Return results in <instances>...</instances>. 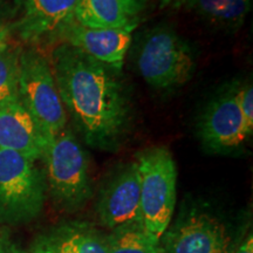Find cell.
Here are the masks:
<instances>
[{"instance_id":"cell-1","label":"cell","mask_w":253,"mask_h":253,"mask_svg":"<svg viewBox=\"0 0 253 253\" xmlns=\"http://www.w3.org/2000/svg\"><path fill=\"white\" fill-rule=\"evenodd\" d=\"M49 63L66 113L84 143L99 150L118 149L131 121L121 71L66 42L52 50Z\"/></svg>"},{"instance_id":"cell-2","label":"cell","mask_w":253,"mask_h":253,"mask_svg":"<svg viewBox=\"0 0 253 253\" xmlns=\"http://www.w3.org/2000/svg\"><path fill=\"white\" fill-rule=\"evenodd\" d=\"M132 59L141 78L158 90L182 87L192 78L196 66L189 43L167 26L154 27L142 33Z\"/></svg>"},{"instance_id":"cell-3","label":"cell","mask_w":253,"mask_h":253,"mask_svg":"<svg viewBox=\"0 0 253 253\" xmlns=\"http://www.w3.org/2000/svg\"><path fill=\"white\" fill-rule=\"evenodd\" d=\"M41 160L47 190L60 207L75 210L86 203L91 196L88 157L71 128L47 141Z\"/></svg>"},{"instance_id":"cell-4","label":"cell","mask_w":253,"mask_h":253,"mask_svg":"<svg viewBox=\"0 0 253 253\" xmlns=\"http://www.w3.org/2000/svg\"><path fill=\"white\" fill-rule=\"evenodd\" d=\"M18 99L31 114L46 140L67 126V113L56 87L49 60L37 47L19 55Z\"/></svg>"},{"instance_id":"cell-5","label":"cell","mask_w":253,"mask_h":253,"mask_svg":"<svg viewBox=\"0 0 253 253\" xmlns=\"http://www.w3.org/2000/svg\"><path fill=\"white\" fill-rule=\"evenodd\" d=\"M141 210L145 230L160 240L171 223L176 205L177 169L169 149L153 147L137 154Z\"/></svg>"},{"instance_id":"cell-6","label":"cell","mask_w":253,"mask_h":253,"mask_svg":"<svg viewBox=\"0 0 253 253\" xmlns=\"http://www.w3.org/2000/svg\"><path fill=\"white\" fill-rule=\"evenodd\" d=\"M45 173L14 151L0 149V224H26L39 216L46 198Z\"/></svg>"},{"instance_id":"cell-7","label":"cell","mask_w":253,"mask_h":253,"mask_svg":"<svg viewBox=\"0 0 253 253\" xmlns=\"http://www.w3.org/2000/svg\"><path fill=\"white\" fill-rule=\"evenodd\" d=\"M238 86L227 87L205 107L197 123L198 137L212 153H229L250 137L237 101Z\"/></svg>"},{"instance_id":"cell-8","label":"cell","mask_w":253,"mask_h":253,"mask_svg":"<svg viewBox=\"0 0 253 253\" xmlns=\"http://www.w3.org/2000/svg\"><path fill=\"white\" fill-rule=\"evenodd\" d=\"M78 0H14L17 36L33 47L59 40L74 20Z\"/></svg>"},{"instance_id":"cell-9","label":"cell","mask_w":253,"mask_h":253,"mask_svg":"<svg viewBox=\"0 0 253 253\" xmlns=\"http://www.w3.org/2000/svg\"><path fill=\"white\" fill-rule=\"evenodd\" d=\"M97 214L108 229L143 224L137 163L123 166L104 185L97 202Z\"/></svg>"},{"instance_id":"cell-10","label":"cell","mask_w":253,"mask_h":253,"mask_svg":"<svg viewBox=\"0 0 253 253\" xmlns=\"http://www.w3.org/2000/svg\"><path fill=\"white\" fill-rule=\"evenodd\" d=\"M163 253H232L231 236L216 217L192 210L167 233Z\"/></svg>"},{"instance_id":"cell-11","label":"cell","mask_w":253,"mask_h":253,"mask_svg":"<svg viewBox=\"0 0 253 253\" xmlns=\"http://www.w3.org/2000/svg\"><path fill=\"white\" fill-rule=\"evenodd\" d=\"M135 28H88L74 20L62 31L59 40L109 67L121 71L131 45Z\"/></svg>"},{"instance_id":"cell-12","label":"cell","mask_w":253,"mask_h":253,"mask_svg":"<svg viewBox=\"0 0 253 253\" xmlns=\"http://www.w3.org/2000/svg\"><path fill=\"white\" fill-rule=\"evenodd\" d=\"M46 137L19 101L0 106V149L37 162L42 158Z\"/></svg>"},{"instance_id":"cell-13","label":"cell","mask_w":253,"mask_h":253,"mask_svg":"<svg viewBox=\"0 0 253 253\" xmlns=\"http://www.w3.org/2000/svg\"><path fill=\"white\" fill-rule=\"evenodd\" d=\"M31 253H108L107 235L88 223L68 221L41 233Z\"/></svg>"},{"instance_id":"cell-14","label":"cell","mask_w":253,"mask_h":253,"mask_svg":"<svg viewBox=\"0 0 253 253\" xmlns=\"http://www.w3.org/2000/svg\"><path fill=\"white\" fill-rule=\"evenodd\" d=\"M149 0H78L74 21L88 28H136Z\"/></svg>"},{"instance_id":"cell-15","label":"cell","mask_w":253,"mask_h":253,"mask_svg":"<svg viewBox=\"0 0 253 253\" xmlns=\"http://www.w3.org/2000/svg\"><path fill=\"white\" fill-rule=\"evenodd\" d=\"M179 2L209 24L230 31L242 26L251 7L250 0H181Z\"/></svg>"},{"instance_id":"cell-16","label":"cell","mask_w":253,"mask_h":253,"mask_svg":"<svg viewBox=\"0 0 253 253\" xmlns=\"http://www.w3.org/2000/svg\"><path fill=\"white\" fill-rule=\"evenodd\" d=\"M108 253H163L160 240L145 230L143 224H132L112 230L107 235Z\"/></svg>"},{"instance_id":"cell-17","label":"cell","mask_w":253,"mask_h":253,"mask_svg":"<svg viewBox=\"0 0 253 253\" xmlns=\"http://www.w3.org/2000/svg\"><path fill=\"white\" fill-rule=\"evenodd\" d=\"M21 48L7 43L0 48V106L18 99L19 55Z\"/></svg>"},{"instance_id":"cell-18","label":"cell","mask_w":253,"mask_h":253,"mask_svg":"<svg viewBox=\"0 0 253 253\" xmlns=\"http://www.w3.org/2000/svg\"><path fill=\"white\" fill-rule=\"evenodd\" d=\"M237 101L245 123V129L250 137L253 132V88L252 84H246L237 88Z\"/></svg>"},{"instance_id":"cell-19","label":"cell","mask_w":253,"mask_h":253,"mask_svg":"<svg viewBox=\"0 0 253 253\" xmlns=\"http://www.w3.org/2000/svg\"><path fill=\"white\" fill-rule=\"evenodd\" d=\"M232 253H253V237L252 235H249L246 237L242 245Z\"/></svg>"},{"instance_id":"cell-20","label":"cell","mask_w":253,"mask_h":253,"mask_svg":"<svg viewBox=\"0 0 253 253\" xmlns=\"http://www.w3.org/2000/svg\"><path fill=\"white\" fill-rule=\"evenodd\" d=\"M9 28L0 23V48L8 43Z\"/></svg>"},{"instance_id":"cell-21","label":"cell","mask_w":253,"mask_h":253,"mask_svg":"<svg viewBox=\"0 0 253 253\" xmlns=\"http://www.w3.org/2000/svg\"><path fill=\"white\" fill-rule=\"evenodd\" d=\"M0 253H31V252H25L23 250H20L15 245L12 244V243L8 242L7 244L4 246V249L0 251Z\"/></svg>"},{"instance_id":"cell-22","label":"cell","mask_w":253,"mask_h":253,"mask_svg":"<svg viewBox=\"0 0 253 253\" xmlns=\"http://www.w3.org/2000/svg\"><path fill=\"white\" fill-rule=\"evenodd\" d=\"M7 243H8L7 238H6V237H5L4 232H2V231L0 230V251H1V250L4 249V246L7 244Z\"/></svg>"},{"instance_id":"cell-23","label":"cell","mask_w":253,"mask_h":253,"mask_svg":"<svg viewBox=\"0 0 253 253\" xmlns=\"http://www.w3.org/2000/svg\"><path fill=\"white\" fill-rule=\"evenodd\" d=\"M173 0H160V4H161V7H166V6L170 5Z\"/></svg>"}]
</instances>
